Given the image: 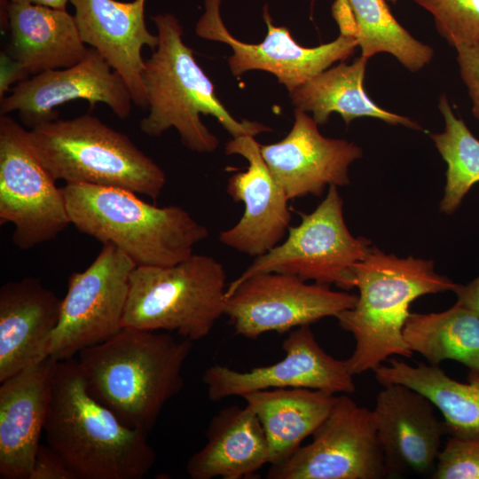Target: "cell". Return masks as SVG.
Here are the masks:
<instances>
[{
    "mask_svg": "<svg viewBox=\"0 0 479 479\" xmlns=\"http://www.w3.org/2000/svg\"><path fill=\"white\" fill-rule=\"evenodd\" d=\"M349 11L361 55L369 59L380 52L393 55L411 72L433 59L434 50L415 39L392 15L386 0H340Z\"/></svg>",
    "mask_w": 479,
    "mask_h": 479,
    "instance_id": "cell-28",
    "label": "cell"
},
{
    "mask_svg": "<svg viewBox=\"0 0 479 479\" xmlns=\"http://www.w3.org/2000/svg\"><path fill=\"white\" fill-rule=\"evenodd\" d=\"M222 0H205V12L195 26L200 38L224 43L232 50L228 59L233 76L251 70L275 75L291 92L328 69L334 63L353 54L358 43L355 36L340 34L334 41L308 48L298 44L287 27L273 25L265 5L263 17L267 34L260 43H247L235 38L226 28L220 14Z\"/></svg>",
    "mask_w": 479,
    "mask_h": 479,
    "instance_id": "cell-13",
    "label": "cell"
},
{
    "mask_svg": "<svg viewBox=\"0 0 479 479\" xmlns=\"http://www.w3.org/2000/svg\"><path fill=\"white\" fill-rule=\"evenodd\" d=\"M283 359L266 366L240 372L215 365L207 368L202 381L211 401L268 389L307 388L328 394H351L356 386L346 360L327 354L310 326L288 333L281 345Z\"/></svg>",
    "mask_w": 479,
    "mask_h": 479,
    "instance_id": "cell-14",
    "label": "cell"
},
{
    "mask_svg": "<svg viewBox=\"0 0 479 479\" xmlns=\"http://www.w3.org/2000/svg\"><path fill=\"white\" fill-rule=\"evenodd\" d=\"M354 286L357 303L335 318L356 341L346 361L357 375L373 371L390 356L412 357L403 334L411 303L424 294L454 292L459 284L436 273L433 261L399 258L372 247L355 266Z\"/></svg>",
    "mask_w": 479,
    "mask_h": 479,
    "instance_id": "cell-4",
    "label": "cell"
},
{
    "mask_svg": "<svg viewBox=\"0 0 479 479\" xmlns=\"http://www.w3.org/2000/svg\"><path fill=\"white\" fill-rule=\"evenodd\" d=\"M43 433L75 479H141L155 463L147 434L90 394L74 357L57 362Z\"/></svg>",
    "mask_w": 479,
    "mask_h": 479,
    "instance_id": "cell-2",
    "label": "cell"
},
{
    "mask_svg": "<svg viewBox=\"0 0 479 479\" xmlns=\"http://www.w3.org/2000/svg\"><path fill=\"white\" fill-rule=\"evenodd\" d=\"M83 99L106 105L120 119L128 118L134 105L122 81L93 48L78 63L42 72L19 82L1 98V115L17 112L29 129L58 119L57 106Z\"/></svg>",
    "mask_w": 479,
    "mask_h": 479,
    "instance_id": "cell-15",
    "label": "cell"
},
{
    "mask_svg": "<svg viewBox=\"0 0 479 479\" xmlns=\"http://www.w3.org/2000/svg\"><path fill=\"white\" fill-rule=\"evenodd\" d=\"M432 14L438 34L454 49L479 43V0H414Z\"/></svg>",
    "mask_w": 479,
    "mask_h": 479,
    "instance_id": "cell-30",
    "label": "cell"
},
{
    "mask_svg": "<svg viewBox=\"0 0 479 479\" xmlns=\"http://www.w3.org/2000/svg\"><path fill=\"white\" fill-rule=\"evenodd\" d=\"M12 3L19 4H33L38 5L48 6L56 9L67 10V4L70 0H8Z\"/></svg>",
    "mask_w": 479,
    "mask_h": 479,
    "instance_id": "cell-35",
    "label": "cell"
},
{
    "mask_svg": "<svg viewBox=\"0 0 479 479\" xmlns=\"http://www.w3.org/2000/svg\"><path fill=\"white\" fill-rule=\"evenodd\" d=\"M242 397L262 424L272 465L287 459L312 436L330 413L335 395L307 388H278Z\"/></svg>",
    "mask_w": 479,
    "mask_h": 479,
    "instance_id": "cell-24",
    "label": "cell"
},
{
    "mask_svg": "<svg viewBox=\"0 0 479 479\" xmlns=\"http://www.w3.org/2000/svg\"><path fill=\"white\" fill-rule=\"evenodd\" d=\"M436 409L428 397L407 386H383L373 413L387 476L432 475L446 434Z\"/></svg>",
    "mask_w": 479,
    "mask_h": 479,
    "instance_id": "cell-18",
    "label": "cell"
},
{
    "mask_svg": "<svg viewBox=\"0 0 479 479\" xmlns=\"http://www.w3.org/2000/svg\"><path fill=\"white\" fill-rule=\"evenodd\" d=\"M4 17L10 33L6 55L24 78L69 67L89 51L75 16L67 10L7 1Z\"/></svg>",
    "mask_w": 479,
    "mask_h": 479,
    "instance_id": "cell-22",
    "label": "cell"
},
{
    "mask_svg": "<svg viewBox=\"0 0 479 479\" xmlns=\"http://www.w3.org/2000/svg\"><path fill=\"white\" fill-rule=\"evenodd\" d=\"M207 442L187 460L192 479H241L269 464L268 442L256 414L248 406H229L210 420Z\"/></svg>",
    "mask_w": 479,
    "mask_h": 479,
    "instance_id": "cell-23",
    "label": "cell"
},
{
    "mask_svg": "<svg viewBox=\"0 0 479 479\" xmlns=\"http://www.w3.org/2000/svg\"><path fill=\"white\" fill-rule=\"evenodd\" d=\"M454 293L459 304L479 316V276L467 285L459 284Z\"/></svg>",
    "mask_w": 479,
    "mask_h": 479,
    "instance_id": "cell-34",
    "label": "cell"
},
{
    "mask_svg": "<svg viewBox=\"0 0 479 479\" xmlns=\"http://www.w3.org/2000/svg\"><path fill=\"white\" fill-rule=\"evenodd\" d=\"M438 108L444 120V130L429 136L447 164L440 211L452 214L471 187L479 183V140L455 115L445 95L440 97Z\"/></svg>",
    "mask_w": 479,
    "mask_h": 479,
    "instance_id": "cell-29",
    "label": "cell"
},
{
    "mask_svg": "<svg viewBox=\"0 0 479 479\" xmlns=\"http://www.w3.org/2000/svg\"><path fill=\"white\" fill-rule=\"evenodd\" d=\"M224 151L244 157L248 167L228 179L227 192L234 201L243 203L244 212L236 224L220 232L219 240L255 258L284 240L290 227V200L271 173L254 136L232 137Z\"/></svg>",
    "mask_w": 479,
    "mask_h": 479,
    "instance_id": "cell-16",
    "label": "cell"
},
{
    "mask_svg": "<svg viewBox=\"0 0 479 479\" xmlns=\"http://www.w3.org/2000/svg\"><path fill=\"white\" fill-rule=\"evenodd\" d=\"M37 158L57 181L122 188L156 200L161 168L130 138L90 114L56 119L28 130Z\"/></svg>",
    "mask_w": 479,
    "mask_h": 479,
    "instance_id": "cell-6",
    "label": "cell"
},
{
    "mask_svg": "<svg viewBox=\"0 0 479 479\" xmlns=\"http://www.w3.org/2000/svg\"><path fill=\"white\" fill-rule=\"evenodd\" d=\"M367 61L361 55L351 64L342 62L289 92L294 109L310 112L318 125L326 124L332 113H338L347 125L357 118L372 117L391 125L422 130L417 122L380 107L369 98L364 89Z\"/></svg>",
    "mask_w": 479,
    "mask_h": 479,
    "instance_id": "cell-25",
    "label": "cell"
},
{
    "mask_svg": "<svg viewBox=\"0 0 479 479\" xmlns=\"http://www.w3.org/2000/svg\"><path fill=\"white\" fill-rule=\"evenodd\" d=\"M83 43L95 49L126 84L133 103L147 108L142 49L154 51L157 35L145 20V0H70Z\"/></svg>",
    "mask_w": 479,
    "mask_h": 479,
    "instance_id": "cell-19",
    "label": "cell"
},
{
    "mask_svg": "<svg viewBox=\"0 0 479 479\" xmlns=\"http://www.w3.org/2000/svg\"><path fill=\"white\" fill-rule=\"evenodd\" d=\"M226 272L212 256L192 254L173 265H137L130 279L122 327L208 336L224 315Z\"/></svg>",
    "mask_w": 479,
    "mask_h": 479,
    "instance_id": "cell-7",
    "label": "cell"
},
{
    "mask_svg": "<svg viewBox=\"0 0 479 479\" xmlns=\"http://www.w3.org/2000/svg\"><path fill=\"white\" fill-rule=\"evenodd\" d=\"M357 301V294L344 290L309 284L287 273L264 271L227 285L224 315L237 334L255 340L266 333H289L336 317Z\"/></svg>",
    "mask_w": 479,
    "mask_h": 479,
    "instance_id": "cell-11",
    "label": "cell"
},
{
    "mask_svg": "<svg viewBox=\"0 0 479 479\" xmlns=\"http://www.w3.org/2000/svg\"><path fill=\"white\" fill-rule=\"evenodd\" d=\"M306 112L294 109V122L280 141L260 145L261 154L289 200L321 196L330 185L349 184V167L363 155L345 139L326 137Z\"/></svg>",
    "mask_w": 479,
    "mask_h": 479,
    "instance_id": "cell-17",
    "label": "cell"
},
{
    "mask_svg": "<svg viewBox=\"0 0 479 479\" xmlns=\"http://www.w3.org/2000/svg\"><path fill=\"white\" fill-rule=\"evenodd\" d=\"M343 202L336 185L310 214H300L301 223L290 226L287 237L253 263L233 281L236 284L258 272L277 271L334 285L349 291L354 286V269L372 248L365 238L351 235L343 217Z\"/></svg>",
    "mask_w": 479,
    "mask_h": 479,
    "instance_id": "cell-8",
    "label": "cell"
},
{
    "mask_svg": "<svg viewBox=\"0 0 479 479\" xmlns=\"http://www.w3.org/2000/svg\"><path fill=\"white\" fill-rule=\"evenodd\" d=\"M373 370L382 386L402 384L428 397L444 418L452 436L479 434V371L469 370L467 382L452 379L439 365H412L396 358Z\"/></svg>",
    "mask_w": 479,
    "mask_h": 479,
    "instance_id": "cell-26",
    "label": "cell"
},
{
    "mask_svg": "<svg viewBox=\"0 0 479 479\" xmlns=\"http://www.w3.org/2000/svg\"><path fill=\"white\" fill-rule=\"evenodd\" d=\"M29 479H75L63 459L47 444H40Z\"/></svg>",
    "mask_w": 479,
    "mask_h": 479,
    "instance_id": "cell-33",
    "label": "cell"
},
{
    "mask_svg": "<svg viewBox=\"0 0 479 479\" xmlns=\"http://www.w3.org/2000/svg\"><path fill=\"white\" fill-rule=\"evenodd\" d=\"M455 50L460 77L472 101L473 115L479 121V43Z\"/></svg>",
    "mask_w": 479,
    "mask_h": 479,
    "instance_id": "cell-32",
    "label": "cell"
},
{
    "mask_svg": "<svg viewBox=\"0 0 479 479\" xmlns=\"http://www.w3.org/2000/svg\"><path fill=\"white\" fill-rule=\"evenodd\" d=\"M386 1H389V2H391L393 4H396L398 0H386Z\"/></svg>",
    "mask_w": 479,
    "mask_h": 479,
    "instance_id": "cell-36",
    "label": "cell"
},
{
    "mask_svg": "<svg viewBox=\"0 0 479 479\" xmlns=\"http://www.w3.org/2000/svg\"><path fill=\"white\" fill-rule=\"evenodd\" d=\"M151 19L159 43L145 61L142 75L149 110L139 125L144 134L160 137L174 128L187 149L210 153L218 148L219 140L201 122L200 114L215 117L232 137L271 130L257 122H240L228 112L192 50L184 43L183 27L173 14Z\"/></svg>",
    "mask_w": 479,
    "mask_h": 479,
    "instance_id": "cell-3",
    "label": "cell"
},
{
    "mask_svg": "<svg viewBox=\"0 0 479 479\" xmlns=\"http://www.w3.org/2000/svg\"><path fill=\"white\" fill-rule=\"evenodd\" d=\"M403 334L430 365L454 360L479 371V316L458 302L442 312L411 313Z\"/></svg>",
    "mask_w": 479,
    "mask_h": 479,
    "instance_id": "cell-27",
    "label": "cell"
},
{
    "mask_svg": "<svg viewBox=\"0 0 479 479\" xmlns=\"http://www.w3.org/2000/svg\"><path fill=\"white\" fill-rule=\"evenodd\" d=\"M433 479H479V434L449 435L440 450Z\"/></svg>",
    "mask_w": 479,
    "mask_h": 479,
    "instance_id": "cell-31",
    "label": "cell"
},
{
    "mask_svg": "<svg viewBox=\"0 0 479 479\" xmlns=\"http://www.w3.org/2000/svg\"><path fill=\"white\" fill-rule=\"evenodd\" d=\"M57 362L48 357L0 382L1 479H29L43 432Z\"/></svg>",
    "mask_w": 479,
    "mask_h": 479,
    "instance_id": "cell-20",
    "label": "cell"
},
{
    "mask_svg": "<svg viewBox=\"0 0 479 479\" xmlns=\"http://www.w3.org/2000/svg\"><path fill=\"white\" fill-rule=\"evenodd\" d=\"M136 266L122 249L105 243L90 266L69 276L59 321L49 344L50 357L73 358L122 328L130 279Z\"/></svg>",
    "mask_w": 479,
    "mask_h": 479,
    "instance_id": "cell-10",
    "label": "cell"
},
{
    "mask_svg": "<svg viewBox=\"0 0 479 479\" xmlns=\"http://www.w3.org/2000/svg\"><path fill=\"white\" fill-rule=\"evenodd\" d=\"M192 342L170 334L122 327L78 353L90 394L126 426L148 434L184 386Z\"/></svg>",
    "mask_w": 479,
    "mask_h": 479,
    "instance_id": "cell-1",
    "label": "cell"
},
{
    "mask_svg": "<svg viewBox=\"0 0 479 479\" xmlns=\"http://www.w3.org/2000/svg\"><path fill=\"white\" fill-rule=\"evenodd\" d=\"M61 190L71 224L115 245L137 265L176 264L208 236L207 227L179 206L157 207L115 187L66 184Z\"/></svg>",
    "mask_w": 479,
    "mask_h": 479,
    "instance_id": "cell-5",
    "label": "cell"
},
{
    "mask_svg": "<svg viewBox=\"0 0 479 479\" xmlns=\"http://www.w3.org/2000/svg\"><path fill=\"white\" fill-rule=\"evenodd\" d=\"M43 166L28 130L0 117V224L14 225L13 244L27 250L54 240L69 224L61 187Z\"/></svg>",
    "mask_w": 479,
    "mask_h": 479,
    "instance_id": "cell-9",
    "label": "cell"
},
{
    "mask_svg": "<svg viewBox=\"0 0 479 479\" xmlns=\"http://www.w3.org/2000/svg\"><path fill=\"white\" fill-rule=\"evenodd\" d=\"M387 476L373 411L346 395L335 396L332 410L285 460L271 465L269 479H380Z\"/></svg>",
    "mask_w": 479,
    "mask_h": 479,
    "instance_id": "cell-12",
    "label": "cell"
},
{
    "mask_svg": "<svg viewBox=\"0 0 479 479\" xmlns=\"http://www.w3.org/2000/svg\"><path fill=\"white\" fill-rule=\"evenodd\" d=\"M62 299L37 278L9 281L0 288V382L49 356Z\"/></svg>",
    "mask_w": 479,
    "mask_h": 479,
    "instance_id": "cell-21",
    "label": "cell"
}]
</instances>
